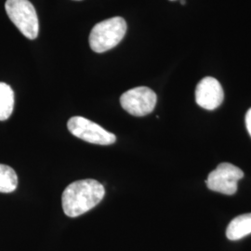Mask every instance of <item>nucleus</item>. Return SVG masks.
<instances>
[{"label": "nucleus", "instance_id": "nucleus-6", "mask_svg": "<svg viewBox=\"0 0 251 251\" xmlns=\"http://www.w3.org/2000/svg\"><path fill=\"white\" fill-rule=\"evenodd\" d=\"M156 94L147 87H138L126 91L120 98L123 109L134 117H144L152 113L156 104Z\"/></svg>", "mask_w": 251, "mask_h": 251}, {"label": "nucleus", "instance_id": "nucleus-5", "mask_svg": "<svg viewBox=\"0 0 251 251\" xmlns=\"http://www.w3.org/2000/svg\"><path fill=\"white\" fill-rule=\"evenodd\" d=\"M244 177V172L230 163H222L211 171L206 180L207 188L226 196L237 191V183Z\"/></svg>", "mask_w": 251, "mask_h": 251}, {"label": "nucleus", "instance_id": "nucleus-4", "mask_svg": "<svg viewBox=\"0 0 251 251\" xmlns=\"http://www.w3.org/2000/svg\"><path fill=\"white\" fill-rule=\"evenodd\" d=\"M67 127L74 136L90 144L110 145L117 141L116 135L108 132L102 126L82 117H74L68 120Z\"/></svg>", "mask_w": 251, "mask_h": 251}, {"label": "nucleus", "instance_id": "nucleus-12", "mask_svg": "<svg viewBox=\"0 0 251 251\" xmlns=\"http://www.w3.org/2000/svg\"><path fill=\"white\" fill-rule=\"evenodd\" d=\"M180 3L181 4H185V0H180Z\"/></svg>", "mask_w": 251, "mask_h": 251}, {"label": "nucleus", "instance_id": "nucleus-9", "mask_svg": "<svg viewBox=\"0 0 251 251\" xmlns=\"http://www.w3.org/2000/svg\"><path fill=\"white\" fill-rule=\"evenodd\" d=\"M14 108V92L8 84L0 82V121L9 118Z\"/></svg>", "mask_w": 251, "mask_h": 251}, {"label": "nucleus", "instance_id": "nucleus-2", "mask_svg": "<svg viewBox=\"0 0 251 251\" xmlns=\"http://www.w3.org/2000/svg\"><path fill=\"white\" fill-rule=\"evenodd\" d=\"M126 32V24L122 17L102 21L93 27L90 32V48L97 53L108 51L120 43Z\"/></svg>", "mask_w": 251, "mask_h": 251}, {"label": "nucleus", "instance_id": "nucleus-3", "mask_svg": "<svg viewBox=\"0 0 251 251\" xmlns=\"http://www.w3.org/2000/svg\"><path fill=\"white\" fill-rule=\"evenodd\" d=\"M5 9L10 21L28 39H36L39 23L36 9L29 0H7Z\"/></svg>", "mask_w": 251, "mask_h": 251}, {"label": "nucleus", "instance_id": "nucleus-13", "mask_svg": "<svg viewBox=\"0 0 251 251\" xmlns=\"http://www.w3.org/2000/svg\"><path fill=\"white\" fill-rule=\"evenodd\" d=\"M171 1H174V0H171Z\"/></svg>", "mask_w": 251, "mask_h": 251}, {"label": "nucleus", "instance_id": "nucleus-1", "mask_svg": "<svg viewBox=\"0 0 251 251\" xmlns=\"http://www.w3.org/2000/svg\"><path fill=\"white\" fill-rule=\"evenodd\" d=\"M105 190L96 179L76 180L63 191L62 205L65 215L75 218L97 206L104 198Z\"/></svg>", "mask_w": 251, "mask_h": 251}, {"label": "nucleus", "instance_id": "nucleus-11", "mask_svg": "<svg viewBox=\"0 0 251 251\" xmlns=\"http://www.w3.org/2000/svg\"><path fill=\"white\" fill-rule=\"evenodd\" d=\"M246 126H247V129L251 137V108L248 111V113L246 115Z\"/></svg>", "mask_w": 251, "mask_h": 251}, {"label": "nucleus", "instance_id": "nucleus-8", "mask_svg": "<svg viewBox=\"0 0 251 251\" xmlns=\"http://www.w3.org/2000/svg\"><path fill=\"white\" fill-rule=\"evenodd\" d=\"M251 233V213L235 217L229 224L226 236L229 240L235 241Z\"/></svg>", "mask_w": 251, "mask_h": 251}, {"label": "nucleus", "instance_id": "nucleus-7", "mask_svg": "<svg viewBox=\"0 0 251 251\" xmlns=\"http://www.w3.org/2000/svg\"><path fill=\"white\" fill-rule=\"evenodd\" d=\"M225 98L224 90L220 82L214 77L207 76L198 84L196 90V100L200 107L206 110H215Z\"/></svg>", "mask_w": 251, "mask_h": 251}, {"label": "nucleus", "instance_id": "nucleus-10", "mask_svg": "<svg viewBox=\"0 0 251 251\" xmlns=\"http://www.w3.org/2000/svg\"><path fill=\"white\" fill-rule=\"evenodd\" d=\"M17 186L18 176L15 171L9 166L0 164V193H12Z\"/></svg>", "mask_w": 251, "mask_h": 251}]
</instances>
